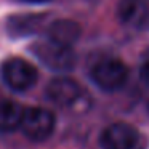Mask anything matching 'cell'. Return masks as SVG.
I'll return each instance as SVG.
<instances>
[{
    "label": "cell",
    "mask_w": 149,
    "mask_h": 149,
    "mask_svg": "<svg viewBox=\"0 0 149 149\" xmlns=\"http://www.w3.org/2000/svg\"><path fill=\"white\" fill-rule=\"evenodd\" d=\"M31 52L45 68L53 72H69L75 68L77 63V56L72 47L53 42L50 39L36 42L31 47Z\"/></svg>",
    "instance_id": "obj_1"
},
{
    "label": "cell",
    "mask_w": 149,
    "mask_h": 149,
    "mask_svg": "<svg viewBox=\"0 0 149 149\" xmlns=\"http://www.w3.org/2000/svg\"><path fill=\"white\" fill-rule=\"evenodd\" d=\"M90 79L100 90L117 91L128 80V68L122 59L106 58L93 64L90 69Z\"/></svg>",
    "instance_id": "obj_2"
},
{
    "label": "cell",
    "mask_w": 149,
    "mask_h": 149,
    "mask_svg": "<svg viewBox=\"0 0 149 149\" xmlns=\"http://www.w3.org/2000/svg\"><path fill=\"white\" fill-rule=\"evenodd\" d=\"M56 127V117L52 111L43 107H26L21 122L24 136L31 141H45L53 135Z\"/></svg>",
    "instance_id": "obj_3"
},
{
    "label": "cell",
    "mask_w": 149,
    "mask_h": 149,
    "mask_svg": "<svg viewBox=\"0 0 149 149\" xmlns=\"http://www.w3.org/2000/svg\"><path fill=\"white\" fill-rule=\"evenodd\" d=\"M2 79L15 91H27L37 84L39 72L32 63L21 58H11L2 64Z\"/></svg>",
    "instance_id": "obj_4"
},
{
    "label": "cell",
    "mask_w": 149,
    "mask_h": 149,
    "mask_svg": "<svg viewBox=\"0 0 149 149\" xmlns=\"http://www.w3.org/2000/svg\"><path fill=\"white\" fill-rule=\"evenodd\" d=\"M101 149H135L139 141V133L127 122H116L107 125L100 133Z\"/></svg>",
    "instance_id": "obj_5"
},
{
    "label": "cell",
    "mask_w": 149,
    "mask_h": 149,
    "mask_svg": "<svg viewBox=\"0 0 149 149\" xmlns=\"http://www.w3.org/2000/svg\"><path fill=\"white\" fill-rule=\"evenodd\" d=\"M45 95L53 104L59 107H72L80 101L82 88L71 77H56L48 82Z\"/></svg>",
    "instance_id": "obj_6"
},
{
    "label": "cell",
    "mask_w": 149,
    "mask_h": 149,
    "mask_svg": "<svg viewBox=\"0 0 149 149\" xmlns=\"http://www.w3.org/2000/svg\"><path fill=\"white\" fill-rule=\"evenodd\" d=\"M117 18L138 31H149V0H119Z\"/></svg>",
    "instance_id": "obj_7"
},
{
    "label": "cell",
    "mask_w": 149,
    "mask_h": 149,
    "mask_svg": "<svg viewBox=\"0 0 149 149\" xmlns=\"http://www.w3.org/2000/svg\"><path fill=\"white\" fill-rule=\"evenodd\" d=\"M80 37V26L71 19H56L47 27V39L72 47Z\"/></svg>",
    "instance_id": "obj_8"
},
{
    "label": "cell",
    "mask_w": 149,
    "mask_h": 149,
    "mask_svg": "<svg viewBox=\"0 0 149 149\" xmlns=\"http://www.w3.org/2000/svg\"><path fill=\"white\" fill-rule=\"evenodd\" d=\"M24 107L10 98H0V132L10 133L21 128Z\"/></svg>",
    "instance_id": "obj_9"
},
{
    "label": "cell",
    "mask_w": 149,
    "mask_h": 149,
    "mask_svg": "<svg viewBox=\"0 0 149 149\" xmlns=\"http://www.w3.org/2000/svg\"><path fill=\"white\" fill-rule=\"evenodd\" d=\"M45 15H16L8 19V32L15 37L32 36L42 27Z\"/></svg>",
    "instance_id": "obj_10"
},
{
    "label": "cell",
    "mask_w": 149,
    "mask_h": 149,
    "mask_svg": "<svg viewBox=\"0 0 149 149\" xmlns=\"http://www.w3.org/2000/svg\"><path fill=\"white\" fill-rule=\"evenodd\" d=\"M139 79L146 85H149V47L141 55V61H139Z\"/></svg>",
    "instance_id": "obj_11"
},
{
    "label": "cell",
    "mask_w": 149,
    "mask_h": 149,
    "mask_svg": "<svg viewBox=\"0 0 149 149\" xmlns=\"http://www.w3.org/2000/svg\"><path fill=\"white\" fill-rule=\"evenodd\" d=\"M19 2H24V3H47L50 0H19Z\"/></svg>",
    "instance_id": "obj_12"
}]
</instances>
